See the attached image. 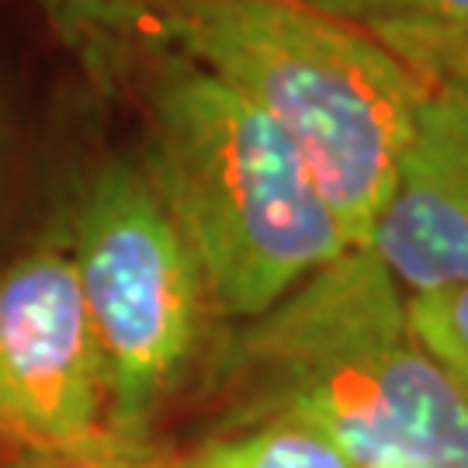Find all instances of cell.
Returning <instances> with one entry per match:
<instances>
[{"mask_svg": "<svg viewBox=\"0 0 468 468\" xmlns=\"http://www.w3.org/2000/svg\"><path fill=\"white\" fill-rule=\"evenodd\" d=\"M218 427L295 420L361 468H468V399L420 340L410 295L354 247L205 357Z\"/></svg>", "mask_w": 468, "mask_h": 468, "instance_id": "obj_1", "label": "cell"}, {"mask_svg": "<svg viewBox=\"0 0 468 468\" xmlns=\"http://www.w3.org/2000/svg\"><path fill=\"white\" fill-rule=\"evenodd\" d=\"M153 46L271 118L354 247H368L434 87L368 28L302 0H160Z\"/></svg>", "mask_w": 468, "mask_h": 468, "instance_id": "obj_2", "label": "cell"}, {"mask_svg": "<svg viewBox=\"0 0 468 468\" xmlns=\"http://www.w3.org/2000/svg\"><path fill=\"white\" fill-rule=\"evenodd\" d=\"M143 167L195 253L222 323H247L347 250L330 201L274 122L187 56L153 46L135 73Z\"/></svg>", "mask_w": 468, "mask_h": 468, "instance_id": "obj_3", "label": "cell"}, {"mask_svg": "<svg viewBox=\"0 0 468 468\" xmlns=\"http://www.w3.org/2000/svg\"><path fill=\"white\" fill-rule=\"evenodd\" d=\"M63 233L98 340L108 427L153 434L208 357L216 309L198 261L139 160L94 170Z\"/></svg>", "mask_w": 468, "mask_h": 468, "instance_id": "obj_4", "label": "cell"}, {"mask_svg": "<svg viewBox=\"0 0 468 468\" xmlns=\"http://www.w3.org/2000/svg\"><path fill=\"white\" fill-rule=\"evenodd\" d=\"M108 427V392L67 233L0 268V454L77 444Z\"/></svg>", "mask_w": 468, "mask_h": 468, "instance_id": "obj_5", "label": "cell"}, {"mask_svg": "<svg viewBox=\"0 0 468 468\" xmlns=\"http://www.w3.org/2000/svg\"><path fill=\"white\" fill-rule=\"evenodd\" d=\"M368 247L406 295L468 284V104L431 90Z\"/></svg>", "mask_w": 468, "mask_h": 468, "instance_id": "obj_6", "label": "cell"}, {"mask_svg": "<svg viewBox=\"0 0 468 468\" xmlns=\"http://www.w3.org/2000/svg\"><path fill=\"white\" fill-rule=\"evenodd\" d=\"M49 32L90 84L112 94L133 84L150 52L160 0H35Z\"/></svg>", "mask_w": 468, "mask_h": 468, "instance_id": "obj_7", "label": "cell"}, {"mask_svg": "<svg viewBox=\"0 0 468 468\" xmlns=\"http://www.w3.org/2000/svg\"><path fill=\"white\" fill-rule=\"evenodd\" d=\"M181 462L185 468H361L336 441L295 420L216 427Z\"/></svg>", "mask_w": 468, "mask_h": 468, "instance_id": "obj_8", "label": "cell"}, {"mask_svg": "<svg viewBox=\"0 0 468 468\" xmlns=\"http://www.w3.org/2000/svg\"><path fill=\"white\" fill-rule=\"evenodd\" d=\"M417 77L468 104V28L452 25H382L368 28Z\"/></svg>", "mask_w": 468, "mask_h": 468, "instance_id": "obj_9", "label": "cell"}, {"mask_svg": "<svg viewBox=\"0 0 468 468\" xmlns=\"http://www.w3.org/2000/svg\"><path fill=\"white\" fill-rule=\"evenodd\" d=\"M0 468H185V462L156 444L153 434H125L104 427L63 448L0 454Z\"/></svg>", "mask_w": 468, "mask_h": 468, "instance_id": "obj_10", "label": "cell"}, {"mask_svg": "<svg viewBox=\"0 0 468 468\" xmlns=\"http://www.w3.org/2000/svg\"><path fill=\"white\" fill-rule=\"evenodd\" d=\"M410 316L427 351L468 399V284L410 295Z\"/></svg>", "mask_w": 468, "mask_h": 468, "instance_id": "obj_11", "label": "cell"}, {"mask_svg": "<svg viewBox=\"0 0 468 468\" xmlns=\"http://www.w3.org/2000/svg\"><path fill=\"white\" fill-rule=\"evenodd\" d=\"M361 28L382 25H452L468 28V0H302Z\"/></svg>", "mask_w": 468, "mask_h": 468, "instance_id": "obj_12", "label": "cell"}]
</instances>
